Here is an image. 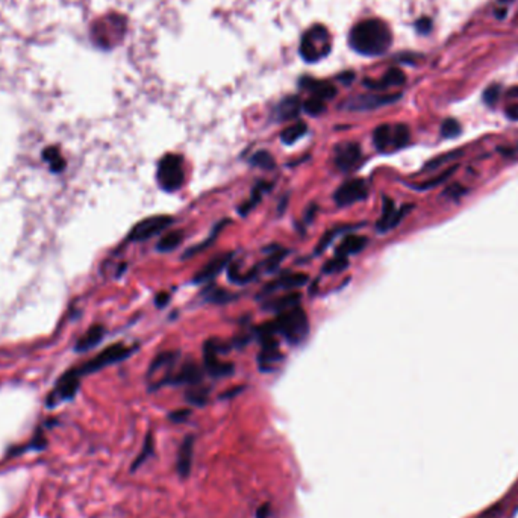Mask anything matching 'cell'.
Here are the masks:
<instances>
[{"label":"cell","instance_id":"obj_16","mask_svg":"<svg viewBox=\"0 0 518 518\" xmlns=\"http://www.w3.org/2000/svg\"><path fill=\"white\" fill-rule=\"evenodd\" d=\"M367 243H369V240H367L365 236L349 234L347 236H344V240L340 244H338V247L335 249V255L349 258L350 255L359 254V251L364 250Z\"/></svg>","mask_w":518,"mask_h":518},{"label":"cell","instance_id":"obj_35","mask_svg":"<svg viewBox=\"0 0 518 518\" xmlns=\"http://www.w3.org/2000/svg\"><path fill=\"white\" fill-rule=\"evenodd\" d=\"M347 229H349V227L343 226V227H335V229H332V230H329V232L325 235V238H323L321 243H319V246H317V254H321V251H325L326 247L330 244V241H332L338 234L345 232V230H347Z\"/></svg>","mask_w":518,"mask_h":518},{"label":"cell","instance_id":"obj_6","mask_svg":"<svg viewBox=\"0 0 518 518\" xmlns=\"http://www.w3.org/2000/svg\"><path fill=\"white\" fill-rule=\"evenodd\" d=\"M135 349L136 347H127V345L123 344V343H115V344L110 345V347H106L105 350L100 352V354L96 358H92L91 361L84 364L82 367H79V369H76V371L81 374V376H82V374H90V373L99 371V370L105 369V367H108V365L123 361V359H126V358L132 355V352Z\"/></svg>","mask_w":518,"mask_h":518},{"label":"cell","instance_id":"obj_33","mask_svg":"<svg viewBox=\"0 0 518 518\" xmlns=\"http://www.w3.org/2000/svg\"><path fill=\"white\" fill-rule=\"evenodd\" d=\"M304 110L311 114V115H319L320 112L325 111V100H321L319 97H311L309 100H306L305 105H304Z\"/></svg>","mask_w":518,"mask_h":518},{"label":"cell","instance_id":"obj_18","mask_svg":"<svg viewBox=\"0 0 518 518\" xmlns=\"http://www.w3.org/2000/svg\"><path fill=\"white\" fill-rule=\"evenodd\" d=\"M301 300V296L300 293H288L285 294V296H279L276 299H270L269 301H265L264 304V309H267V311H271V312H284V311H288V309H291L294 306H299Z\"/></svg>","mask_w":518,"mask_h":518},{"label":"cell","instance_id":"obj_36","mask_svg":"<svg viewBox=\"0 0 518 518\" xmlns=\"http://www.w3.org/2000/svg\"><path fill=\"white\" fill-rule=\"evenodd\" d=\"M152 452H153V438H152V435L149 434L147 438H146V444H144V449H143V452H141V455H140L138 458H136L135 464H134V467H132V470H135L136 467H140Z\"/></svg>","mask_w":518,"mask_h":518},{"label":"cell","instance_id":"obj_17","mask_svg":"<svg viewBox=\"0 0 518 518\" xmlns=\"http://www.w3.org/2000/svg\"><path fill=\"white\" fill-rule=\"evenodd\" d=\"M193 445H194V438L193 436H186L181 449L177 452V463H176V470L181 474L182 478H186L190 474L191 470V464H193Z\"/></svg>","mask_w":518,"mask_h":518},{"label":"cell","instance_id":"obj_12","mask_svg":"<svg viewBox=\"0 0 518 518\" xmlns=\"http://www.w3.org/2000/svg\"><path fill=\"white\" fill-rule=\"evenodd\" d=\"M232 258H234L232 251H227V254H220L217 256H214L210 262H208L206 265H204V267H201L197 271V275L194 276L193 282L194 284H208V282H211V280H214L215 278H217L220 275V273L223 270H225L227 267L229 262H230V259H232Z\"/></svg>","mask_w":518,"mask_h":518},{"label":"cell","instance_id":"obj_38","mask_svg":"<svg viewBox=\"0 0 518 518\" xmlns=\"http://www.w3.org/2000/svg\"><path fill=\"white\" fill-rule=\"evenodd\" d=\"M459 132H460V127L455 120H447L443 123L441 135L444 136V138H453V136H456Z\"/></svg>","mask_w":518,"mask_h":518},{"label":"cell","instance_id":"obj_28","mask_svg":"<svg viewBox=\"0 0 518 518\" xmlns=\"http://www.w3.org/2000/svg\"><path fill=\"white\" fill-rule=\"evenodd\" d=\"M349 267V259L345 256H334V259H329V261L323 265V271L326 275H330V273H340L344 271Z\"/></svg>","mask_w":518,"mask_h":518},{"label":"cell","instance_id":"obj_44","mask_svg":"<svg viewBox=\"0 0 518 518\" xmlns=\"http://www.w3.org/2000/svg\"><path fill=\"white\" fill-rule=\"evenodd\" d=\"M270 514V509L267 505H264L258 509V514H256V518H267V515Z\"/></svg>","mask_w":518,"mask_h":518},{"label":"cell","instance_id":"obj_1","mask_svg":"<svg viewBox=\"0 0 518 518\" xmlns=\"http://www.w3.org/2000/svg\"><path fill=\"white\" fill-rule=\"evenodd\" d=\"M349 41L358 53L378 56L385 53L391 46L393 35L384 21L373 18L361 21L352 29Z\"/></svg>","mask_w":518,"mask_h":518},{"label":"cell","instance_id":"obj_34","mask_svg":"<svg viewBox=\"0 0 518 518\" xmlns=\"http://www.w3.org/2000/svg\"><path fill=\"white\" fill-rule=\"evenodd\" d=\"M229 220H226V221H220V225H217V226H215V229H214V236H212V238H211V236H210V238H208L205 243H201L200 244V246H194V247H191L188 251H185V254H184V258H190V256H194V255H196V254H199V251H201V250H205L206 249V246H208V244H210V243H212L214 240H215V236H217V234H219V230L223 227V226H225L226 225V223H227Z\"/></svg>","mask_w":518,"mask_h":518},{"label":"cell","instance_id":"obj_31","mask_svg":"<svg viewBox=\"0 0 518 518\" xmlns=\"http://www.w3.org/2000/svg\"><path fill=\"white\" fill-rule=\"evenodd\" d=\"M403 81H405V76H403L400 70H390L385 75L382 84L376 85L374 88H386V86H391V85H400L403 84Z\"/></svg>","mask_w":518,"mask_h":518},{"label":"cell","instance_id":"obj_3","mask_svg":"<svg viewBox=\"0 0 518 518\" xmlns=\"http://www.w3.org/2000/svg\"><path fill=\"white\" fill-rule=\"evenodd\" d=\"M156 181L164 191H177L185 182V170L182 156L169 153L161 158L156 170Z\"/></svg>","mask_w":518,"mask_h":518},{"label":"cell","instance_id":"obj_11","mask_svg":"<svg viewBox=\"0 0 518 518\" xmlns=\"http://www.w3.org/2000/svg\"><path fill=\"white\" fill-rule=\"evenodd\" d=\"M79 378H81V374H79L76 370H70L64 374V376L60 379V382H58L55 390L52 391V394L49 395V399H47L49 406H55L64 400L73 399L79 390Z\"/></svg>","mask_w":518,"mask_h":518},{"label":"cell","instance_id":"obj_2","mask_svg":"<svg viewBox=\"0 0 518 518\" xmlns=\"http://www.w3.org/2000/svg\"><path fill=\"white\" fill-rule=\"evenodd\" d=\"M273 325L276 328V332L293 345L301 344L309 335L308 317L300 306H294L288 311L280 312L278 319L273 321Z\"/></svg>","mask_w":518,"mask_h":518},{"label":"cell","instance_id":"obj_41","mask_svg":"<svg viewBox=\"0 0 518 518\" xmlns=\"http://www.w3.org/2000/svg\"><path fill=\"white\" fill-rule=\"evenodd\" d=\"M499 92H500L499 86H491V88H488L486 92H485V102L488 105H493L494 102H497Z\"/></svg>","mask_w":518,"mask_h":518},{"label":"cell","instance_id":"obj_10","mask_svg":"<svg viewBox=\"0 0 518 518\" xmlns=\"http://www.w3.org/2000/svg\"><path fill=\"white\" fill-rule=\"evenodd\" d=\"M221 350L220 345L214 340L206 341L204 347V362L206 371L211 374L212 378H226L234 373V364L220 361L219 352Z\"/></svg>","mask_w":518,"mask_h":518},{"label":"cell","instance_id":"obj_4","mask_svg":"<svg viewBox=\"0 0 518 518\" xmlns=\"http://www.w3.org/2000/svg\"><path fill=\"white\" fill-rule=\"evenodd\" d=\"M330 35L326 27L314 26L304 35L300 42V55L305 61L315 62L330 52Z\"/></svg>","mask_w":518,"mask_h":518},{"label":"cell","instance_id":"obj_37","mask_svg":"<svg viewBox=\"0 0 518 518\" xmlns=\"http://www.w3.org/2000/svg\"><path fill=\"white\" fill-rule=\"evenodd\" d=\"M459 155H460V153H458V152H452V153H447V155H443V156H440V158H436V160H432V161L426 165V167H424V170H435V169H438V167H441V165H444L445 162L456 160V158H458Z\"/></svg>","mask_w":518,"mask_h":518},{"label":"cell","instance_id":"obj_43","mask_svg":"<svg viewBox=\"0 0 518 518\" xmlns=\"http://www.w3.org/2000/svg\"><path fill=\"white\" fill-rule=\"evenodd\" d=\"M506 115L510 120H518V103L510 105L506 110Z\"/></svg>","mask_w":518,"mask_h":518},{"label":"cell","instance_id":"obj_42","mask_svg":"<svg viewBox=\"0 0 518 518\" xmlns=\"http://www.w3.org/2000/svg\"><path fill=\"white\" fill-rule=\"evenodd\" d=\"M169 301H170V296H169V294H167V293H160V294H158V296H156V299H155V305H156L158 308H164L165 305H169Z\"/></svg>","mask_w":518,"mask_h":518},{"label":"cell","instance_id":"obj_13","mask_svg":"<svg viewBox=\"0 0 518 518\" xmlns=\"http://www.w3.org/2000/svg\"><path fill=\"white\" fill-rule=\"evenodd\" d=\"M408 206H403L400 210H397L394 205V201L390 197H384V205H382V217L378 221V230L380 234H386L390 232L391 229L399 225L400 220L403 219V215L406 214Z\"/></svg>","mask_w":518,"mask_h":518},{"label":"cell","instance_id":"obj_15","mask_svg":"<svg viewBox=\"0 0 518 518\" xmlns=\"http://www.w3.org/2000/svg\"><path fill=\"white\" fill-rule=\"evenodd\" d=\"M201 376H204V374H201L199 365L196 362L188 361L182 365V369L179 370L175 376H170L167 380H165V384L199 385L201 382Z\"/></svg>","mask_w":518,"mask_h":518},{"label":"cell","instance_id":"obj_40","mask_svg":"<svg viewBox=\"0 0 518 518\" xmlns=\"http://www.w3.org/2000/svg\"><path fill=\"white\" fill-rule=\"evenodd\" d=\"M190 414H191L190 409H177V411H173L169 415V419L175 423H184L186 419H188Z\"/></svg>","mask_w":518,"mask_h":518},{"label":"cell","instance_id":"obj_7","mask_svg":"<svg viewBox=\"0 0 518 518\" xmlns=\"http://www.w3.org/2000/svg\"><path fill=\"white\" fill-rule=\"evenodd\" d=\"M173 219L170 215H152L136 223L129 234L131 241H146L153 238L155 235H160L165 229L170 227Z\"/></svg>","mask_w":518,"mask_h":518},{"label":"cell","instance_id":"obj_26","mask_svg":"<svg viewBox=\"0 0 518 518\" xmlns=\"http://www.w3.org/2000/svg\"><path fill=\"white\" fill-rule=\"evenodd\" d=\"M306 132H308V126L304 123V121H299V123L286 127L285 131L280 134V140H282L284 144L291 146V144L299 141Z\"/></svg>","mask_w":518,"mask_h":518},{"label":"cell","instance_id":"obj_39","mask_svg":"<svg viewBox=\"0 0 518 518\" xmlns=\"http://www.w3.org/2000/svg\"><path fill=\"white\" fill-rule=\"evenodd\" d=\"M453 170H455V167L450 169V170H447V173H443L441 176L434 177V179H430V181H428V182H424V184L419 185V190H428V188H432V186H435V185H438V184L444 182L445 179H447V177L450 176V173H453Z\"/></svg>","mask_w":518,"mask_h":518},{"label":"cell","instance_id":"obj_5","mask_svg":"<svg viewBox=\"0 0 518 518\" xmlns=\"http://www.w3.org/2000/svg\"><path fill=\"white\" fill-rule=\"evenodd\" d=\"M411 134L406 125H380L373 134V143L379 152L405 147Z\"/></svg>","mask_w":518,"mask_h":518},{"label":"cell","instance_id":"obj_22","mask_svg":"<svg viewBox=\"0 0 518 518\" xmlns=\"http://www.w3.org/2000/svg\"><path fill=\"white\" fill-rule=\"evenodd\" d=\"M175 361H176V355L173 354V352H164V354H160L149 367V378H153L155 374L161 371H170Z\"/></svg>","mask_w":518,"mask_h":518},{"label":"cell","instance_id":"obj_32","mask_svg":"<svg viewBox=\"0 0 518 518\" xmlns=\"http://www.w3.org/2000/svg\"><path fill=\"white\" fill-rule=\"evenodd\" d=\"M286 254H288V251H286V250H282V249H279V250H276V251H273V254L267 258V261L264 262L265 270H267L269 273L278 270V269H279V265H280V262H282V261H284V258L286 256Z\"/></svg>","mask_w":518,"mask_h":518},{"label":"cell","instance_id":"obj_20","mask_svg":"<svg viewBox=\"0 0 518 518\" xmlns=\"http://www.w3.org/2000/svg\"><path fill=\"white\" fill-rule=\"evenodd\" d=\"M105 336V328L96 325L86 330V334L76 343V350L77 352H86L97 345L100 341L103 340Z\"/></svg>","mask_w":518,"mask_h":518},{"label":"cell","instance_id":"obj_21","mask_svg":"<svg viewBox=\"0 0 518 518\" xmlns=\"http://www.w3.org/2000/svg\"><path fill=\"white\" fill-rule=\"evenodd\" d=\"M270 190H271V184H270V182H264V181L258 182V184L255 185V188L251 190L250 199H247V200L244 201V204L238 208V212H240L241 215H247V214H249L251 210H254V208L259 204V201H261V199H262L264 194L267 193V191H270Z\"/></svg>","mask_w":518,"mask_h":518},{"label":"cell","instance_id":"obj_8","mask_svg":"<svg viewBox=\"0 0 518 518\" xmlns=\"http://www.w3.org/2000/svg\"><path fill=\"white\" fill-rule=\"evenodd\" d=\"M369 196V186L361 177L349 179L338 186L334 193V200L338 206H350L358 201H362Z\"/></svg>","mask_w":518,"mask_h":518},{"label":"cell","instance_id":"obj_29","mask_svg":"<svg viewBox=\"0 0 518 518\" xmlns=\"http://www.w3.org/2000/svg\"><path fill=\"white\" fill-rule=\"evenodd\" d=\"M42 156H45V160L50 164V167H52L53 171H61L64 167H66V162H64V160L61 158L60 152H58L56 147L46 149Z\"/></svg>","mask_w":518,"mask_h":518},{"label":"cell","instance_id":"obj_14","mask_svg":"<svg viewBox=\"0 0 518 518\" xmlns=\"http://www.w3.org/2000/svg\"><path fill=\"white\" fill-rule=\"evenodd\" d=\"M308 284V276L305 273H286V275H282L279 279L273 280L270 285L264 288V296H270L271 293H275L278 290H294V288H300Z\"/></svg>","mask_w":518,"mask_h":518},{"label":"cell","instance_id":"obj_19","mask_svg":"<svg viewBox=\"0 0 518 518\" xmlns=\"http://www.w3.org/2000/svg\"><path fill=\"white\" fill-rule=\"evenodd\" d=\"M397 97L399 96H380V97L379 96H364V97L352 100V102L349 103V108H350V110H373V108H378L380 105L391 103Z\"/></svg>","mask_w":518,"mask_h":518},{"label":"cell","instance_id":"obj_27","mask_svg":"<svg viewBox=\"0 0 518 518\" xmlns=\"http://www.w3.org/2000/svg\"><path fill=\"white\" fill-rule=\"evenodd\" d=\"M250 164L254 165V167H258L261 170H273L276 165L275 158H273L271 153H269L267 150H259V152H256L250 158Z\"/></svg>","mask_w":518,"mask_h":518},{"label":"cell","instance_id":"obj_23","mask_svg":"<svg viewBox=\"0 0 518 518\" xmlns=\"http://www.w3.org/2000/svg\"><path fill=\"white\" fill-rule=\"evenodd\" d=\"M182 241H184V230H171V232L165 234L162 238L158 241L156 249L158 251H164V254H167V251H171L181 246Z\"/></svg>","mask_w":518,"mask_h":518},{"label":"cell","instance_id":"obj_30","mask_svg":"<svg viewBox=\"0 0 518 518\" xmlns=\"http://www.w3.org/2000/svg\"><path fill=\"white\" fill-rule=\"evenodd\" d=\"M186 400L193 403V405L204 406L208 402V388H193V390L186 393Z\"/></svg>","mask_w":518,"mask_h":518},{"label":"cell","instance_id":"obj_25","mask_svg":"<svg viewBox=\"0 0 518 518\" xmlns=\"http://www.w3.org/2000/svg\"><path fill=\"white\" fill-rule=\"evenodd\" d=\"M300 111V102L297 97H290L285 99L282 103L278 108V119L279 120H291L294 117H297V114Z\"/></svg>","mask_w":518,"mask_h":518},{"label":"cell","instance_id":"obj_9","mask_svg":"<svg viewBox=\"0 0 518 518\" xmlns=\"http://www.w3.org/2000/svg\"><path fill=\"white\" fill-rule=\"evenodd\" d=\"M362 160L361 146L354 141H345L338 144L334 152V164L338 170L343 173H349L355 170Z\"/></svg>","mask_w":518,"mask_h":518},{"label":"cell","instance_id":"obj_24","mask_svg":"<svg viewBox=\"0 0 518 518\" xmlns=\"http://www.w3.org/2000/svg\"><path fill=\"white\" fill-rule=\"evenodd\" d=\"M201 296L205 297L206 301H211V304H215V305H225L234 299L232 293H229L226 290H223V288H217L214 285L208 286Z\"/></svg>","mask_w":518,"mask_h":518}]
</instances>
